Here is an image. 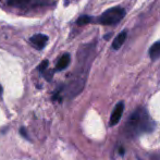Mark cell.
Instances as JSON below:
<instances>
[{
    "mask_svg": "<svg viewBox=\"0 0 160 160\" xmlns=\"http://www.w3.org/2000/svg\"><path fill=\"white\" fill-rule=\"evenodd\" d=\"M125 128L128 135L135 137L142 133H150L155 128V123L149 118L146 109L138 108L131 114Z\"/></svg>",
    "mask_w": 160,
    "mask_h": 160,
    "instance_id": "1",
    "label": "cell"
},
{
    "mask_svg": "<svg viewBox=\"0 0 160 160\" xmlns=\"http://www.w3.org/2000/svg\"><path fill=\"white\" fill-rule=\"evenodd\" d=\"M125 15V10L121 7H113L109 10L105 11L97 21L102 25H116Z\"/></svg>",
    "mask_w": 160,
    "mask_h": 160,
    "instance_id": "2",
    "label": "cell"
},
{
    "mask_svg": "<svg viewBox=\"0 0 160 160\" xmlns=\"http://www.w3.org/2000/svg\"><path fill=\"white\" fill-rule=\"evenodd\" d=\"M51 0H7L9 6L15 8H31V7H42L48 4Z\"/></svg>",
    "mask_w": 160,
    "mask_h": 160,
    "instance_id": "3",
    "label": "cell"
},
{
    "mask_svg": "<svg viewBox=\"0 0 160 160\" xmlns=\"http://www.w3.org/2000/svg\"><path fill=\"white\" fill-rule=\"evenodd\" d=\"M123 110H124V102H123V101H120V102L117 103L113 111H112L111 118H110V121H109V124L111 125V127H113V125H116L119 123V121H120L121 118H122Z\"/></svg>",
    "mask_w": 160,
    "mask_h": 160,
    "instance_id": "4",
    "label": "cell"
},
{
    "mask_svg": "<svg viewBox=\"0 0 160 160\" xmlns=\"http://www.w3.org/2000/svg\"><path fill=\"white\" fill-rule=\"evenodd\" d=\"M47 42H48V36L44 35V34H36V35H34L30 38V44L37 50L44 49Z\"/></svg>",
    "mask_w": 160,
    "mask_h": 160,
    "instance_id": "5",
    "label": "cell"
},
{
    "mask_svg": "<svg viewBox=\"0 0 160 160\" xmlns=\"http://www.w3.org/2000/svg\"><path fill=\"white\" fill-rule=\"evenodd\" d=\"M70 60H71V58H70L69 53L62 55L61 57H60V59L58 60L57 65H56V70H57V71H62V70H64L65 68H68V65L70 64Z\"/></svg>",
    "mask_w": 160,
    "mask_h": 160,
    "instance_id": "6",
    "label": "cell"
},
{
    "mask_svg": "<svg viewBox=\"0 0 160 160\" xmlns=\"http://www.w3.org/2000/svg\"><path fill=\"white\" fill-rule=\"evenodd\" d=\"M127 35H128V32L127 31H122L116 38H114L113 42H112V48L113 49H119L121 46L123 45V42H125V38H127Z\"/></svg>",
    "mask_w": 160,
    "mask_h": 160,
    "instance_id": "7",
    "label": "cell"
},
{
    "mask_svg": "<svg viewBox=\"0 0 160 160\" xmlns=\"http://www.w3.org/2000/svg\"><path fill=\"white\" fill-rule=\"evenodd\" d=\"M149 57L152 60H157L160 57V40L155 42L149 49Z\"/></svg>",
    "mask_w": 160,
    "mask_h": 160,
    "instance_id": "8",
    "label": "cell"
},
{
    "mask_svg": "<svg viewBox=\"0 0 160 160\" xmlns=\"http://www.w3.org/2000/svg\"><path fill=\"white\" fill-rule=\"evenodd\" d=\"M93 21V18L89 17V15H82L80 19L78 20V25H85V24H88L89 22Z\"/></svg>",
    "mask_w": 160,
    "mask_h": 160,
    "instance_id": "9",
    "label": "cell"
},
{
    "mask_svg": "<svg viewBox=\"0 0 160 160\" xmlns=\"http://www.w3.org/2000/svg\"><path fill=\"white\" fill-rule=\"evenodd\" d=\"M48 64H49L48 60H44V61H42V63L38 65V71H39L42 74L44 73V72H46L47 70H48Z\"/></svg>",
    "mask_w": 160,
    "mask_h": 160,
    "instance_id": "10",
    "label": "cell"
},
{
    "mask_svg": "<svg viewBox=\"0 0 160 160\" xmlns=\"http://www.w3.org/2000/svg\"><path fill=\"white\" fill-rule=\"evenodd\" d=\"M20 133H21V135L23 137H25V138H28V132H26L25 128H20Z\"/></svg>",
    "mask_w": 160,
    "mask_h": 160,
    "instance_id": "11",
    "label": "cell"
},
{
    "mask_svg": "<svg viewBox=\"0 0 160 160\" xmlns=\"http://www.w3.org/2000/svg\"><path fill=\"white\" fill-rule=\"evenodd\" d=\"M120 155H121V156H123V155H124V149H123V147L120 148Z\"/></svg>",
    "mask_w": 160,
    "mask_h": 160,
    "instance_id": "12",
    "label": "cell"
},
{
    "mask_svg": "<svg viewBox=\"0 0 160 160\" xmlns=\"http://www.w3.org/2000/svg\"><path fill=\"white\" fill-rule=\"evenodd\" d=\"M1 95H2V86L0 85V96H1Z\"/></svg>",
    "mask_w": 160,
    "mask_h": 160,
    "instance_id": "13",
    "label": "cell"
}]
</instances>
